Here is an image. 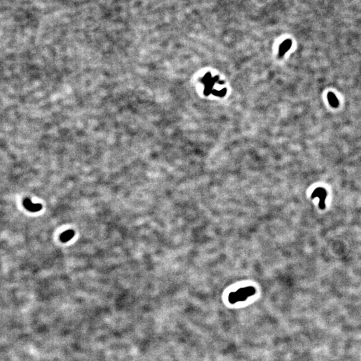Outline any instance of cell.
I'll return each mask as SVG.
<instances>
[{
  "instance_id": "cell-5",
  "label": "cell",
  "mask_w": 361,
  "mask_h": 361,
  "mask_svg": "<svg viewBox=\"0 0 361 361\" xmlns=\"http://www.w3.org/2000/svg\"><path fill=\"white\" fill-rule=\"evenodd\" d=\"M74 234L75 233L73 230L65 231V232H63V233L60 235V240L64 243L68 242L70 239H72L73 238V237L74 236Z\"/></svg>"
},
{
  "instance_id": "cell-3",
  "label": "cell",
  "mask_w": 361,
  "mask_h": 361,
  "mask_svg": "<svg viewBox=\"0 0 361 361\" xmlns=\"http://www.w3.org/2000/svg\"><path fill=\"white\" fill-rule=\"evenodd\" d=\"M23 205L25 208L31 212H38L42 208L41 204H34L29 198H26L24 199Z\"/></svg>"
},
{
  "instance_id": "cell-2",
  "label": "cell",
  "mask_w": 361,
  "mask_h": 361,
  "mask_svg": "<svg viewBox=\"0 0 361 361\" xmlns=\"http://www.w3.org/2000/svg\"><path fill=\"white\" fill-rule=\"evenodd\" d=\"M319 197L320 198V203H319V207L321 209L325 208V199L327 197V192L323 188H317L316 189L314 193L312 195V198L315 197Z\"/></svg>"
},
{
  "instance_id": "cell-1",
  "label": "cell",
  "mask_w": 361,
  "mask_h": 361,
  "mask_svg": "<svg viewBox=\"0 0 361 361\" xmlns=\"http://www.w3.org/2000/svg\"><path fill=\"white\" fill-rule=\"evenodd\" d=\"M255 294V288L253 286L242 288L234 292L229 294L228 300L230 304H235L239 302H243L248 298Z\"/></svg>"
},
{
  "instance_id": "cell-4",
  "label": "cell",
  "mask_w": 361,
  "mask_h": 361,
  "mask_svg": "<svg viewBox=\"0 0 361 361\" xmlns=\"http://www.w3.org/2000/svg\"><path fill=\"white\" fill-rule=\"evenodd\" d=\"M327 98L328 100V102L330 105L333 108H337L339 106V102L338 100L336 95L332 92H330L327 94Z\"/></svg>"
},
{
  "instance_id": "cell-6",
  "label": "cell",
  "mask_w": 361,
  "mask_h": 361,
  "mask_svg": "<svg viewBox=\"0 0 361 361\" xmlns=\"http://www.w3.org/2000/svg\"><path fill=\"white\" fill-rule=\"evenodd\" d=\"M292 46V41L290 39H287L284 41L282 44L280 46V52L282 54H284L285 52H287L290 49V48Z\"/></svg>"
}]
</instances>
